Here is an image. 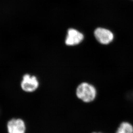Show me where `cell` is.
Segmentation results:
<instances>
[{
	"mask_svg": "<svg viewBox=\"0 0 133 133\" xmlns=\"http://www.w3.org/2000/svg\"><path fill=\"white\" fill-rule=\"evenodd\" d=\"M101 133V132H93V133Z\"/></svg>",
	"mask_w": 133,
	"mask_h": 133,
	"instance_id": "obj_7",
	"label": "cell"
},
{
	"mask_svg": "<svg viewBox=\"0 0 133 133\" xmlns=\"http://www.w3.org/2000/svg\"><path fill=\"white\" fill-rule=\"evenodd\" d=\"M84 39L83 33L76 29L71 28L67 32L65 43L68 46L78 45L82 43Z\"/></svg>",
	"mask_w": 133,
	"mask_h": 133,
	"instance_id": "obj_4",
	"label": "cell"
},
{
	"mask_svg": "<svg viewBox=\"0 0 133 133\" xmlns=\"http://www.w3.org/2000/svg\"><path fill=\"white\" fill-rule=\"evenodd\" d=\"M39 86V83L36 77L34 76L26 74L23 77L21 86L23 90L31 93L36 90Z\"/></svg>",
	"mask_w": 133,
	"mask_h": 133,
	"instance_id": "obj_3",
	"label": "cell"
},
{
	"mask_svg": "<svg viewBox=\"0 0 133 133\" xmlns=\"http://www.w3.org/2000/svg\"><path fill=\"white\" fill-rule=\"evenodd\" d=\"M94 35L99 43L104 45L110 44L114 38L112 32L104 28L99 27L96 29L94 31Z\"/></svg>",
	"mask_w": 133,
	"mask_h": 133,
	"instance_id": "obj_2",
	"label": "cell"
},
{
	"mask_svg": "<svg viewBox=\"0 0 133 133\" xmlns=\"http://www.w3.org/2000/svg\"><path fill=\"white\" fill-rule=\"evenodd\" d=\"M76 94L77 97L83 102L90 103L96 98L97 90L93 85L87 82H83L78 86Z\"/></svg>",
	"mask_w": 133,
	"mask_h": 133,
	"instance_id": "obj_1",
	"label": "cell"
},
{
	"mask_svg": "<svg viewBox=\"0 0 133 133\" xmlns=\"http://www.w3.org/2000/svg\"><path fill=\"white\" fill-rule=\"evenodd\" d=\"M8 133H25L26 126L25 122L20 118H13L7 124Z\"/></svg>",
	"mask_w": 133,
	"mask_h": 133,
	"instance_id": "obj_5",
	"label": "cell"
},
{
	"mask_svg": "<svg viewBox=\"0 0 133 133\" xmlns=\"http://www.w3.org/2000/svg\"><path fill=\"white\" fill-rule=\"evenodd\" d=\"M116 133H133V125L129 122H122L117 128Z\"/></svg>",
	"mask_w": 133,
	"mask_h": 133,
	"instance_id": "obj_6",
	"label": "cell"
}]
</instances>
